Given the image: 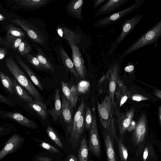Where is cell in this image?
Segmentation results:
<instances>
[{
	"mask_svg": "<svg viewBox=\"0 0 161 161\" xmlns=\"http://www.w3.org/2000/svg\"><path fill=\"white\" fill-rule=\"evenodd\" d=\"M12 22L22 29L34 43L51 52L52 49L49 44V36L45 23L41 19L35 20L31 23L23 19L16 18Z\"/></svg>",
	"mask_w": 161,
	"mask_h": 161,
	"instance_id": "1",
	"label": "cell"
},
{
	"mask_svg": "<svg viewBox=\"0 0 161 161\" xmlns=\"http://www.w3.org/2000/svg\"><path fill=\"white\" fill-rule=\"evenodd\" d=\"M114 108L109 95L105 96L101 103H97L98 113L102 125L105 131L115 139L117 136Z\"/></svg>",
	"mask_w": 161,
	"mask_h": 161,
	"instance_id": "2",
	"label": "cell"
},
{
	"mask_svg": "<svg viewBox=\"0 0 161 161\" xmlns=\"http://www.w3.org/2000/svg\"><path fill=\"white\" fill-rule=\"evenodd\" d=\"M161 36V20L146 31L119 56L122 59L129 54L147 45L156 42Z\"/></svg>",
	"mask_w": 161,
	"mask_h": 161,
	"instance_id": "3",
	"label": "cell"
},
{
	"mask_svg": "<svg viewBox=\"0 0 161 161\" xmlns=\"http://www.w3.org/2000/svg\"><path fill=\"white\" fill-rule=\"evenodd\" d=\"M6 66L18 83L25 88L35 100L42 102L38 91L11 57L6 58Z\"/></svg>",
	"mask_w": 161,
	"mask_h": 161,
	"instance_id": "4",
	"label": "cell"
},
{
	"mask_svg": "<svg viewBox=\"0 0 161 161\" xmlns=\"http://www.w3.org/2000/svg\"><path fill=\"white\" fill-rule=\"evenodd\" d=\"M145 0H134V3L123 10L98 19L94 24L96 27L102 28L116 23L128 14L138 8Z\"/></svg>",
	"mask_w": 161,
	"mask_h": 161,
	"instance_id": "5",
	"label": "cell"
},
{
	"mask_svg": "<svg viewBox=\"0 0 161 161\" xmlns=\"http://www.w3.org/2000/svg\"><path fill=\"white\" fill-rule=\"evenodd\" d=\"M143 17L141 14H138L130 19L125 20L123 23L122 30L119 35L112 43L108 54L112 55L115 50L124 40L128 34L141 21Z\"/></svg>",
	"mask_w": 161,
	"mask_h": 161,
	"instance_id": "6",
	"label": "cell"
},
{
	"mask_svg": "<svg viewBox=\"0 0 161 161\" xmlns=\"http://www.w3.org/2000/svg\"><path fill=\"white\" fill-rule=\"evenodd\" d=\"M25 138L16 132L12 135L0 150V161L7 155L11 154L21 148Z\"/></svg>",
	"mask_w": 161,
	"mask_h": 161,
	"instance_id": "7",
	"label": "cell"
},
{
	"mask_svg": "<svg viewBox=\"0 0 161 161\" xmlns=\"http://www.w3.org/2000/svg\"><path fill=\"white\" fill-rule=\"evenodd\" d=\"M147 125L145 114L143 113L139 117L133 133L131 140L136 146L143 144L147 136Z\"/></svg>",
	"mask_w": 161,
	"mask_h": 161,
	"instance_id": "8",
	"label": "cell"
},
{
	"mask_svg": "<svg viewBox=\"0 0 161 161\" xmlns=\"http://www.w3.org/2000/svg\"><path fill=\"white\" fill-rule=\"evenodd\" d=\"M67 42L71 49L72 61L79 77L84 79L86 74L85 64L79 47L72 41L68 40Z\"/></svg>",
	"mask_w": 161,
	"mask_h": 161,
	"instance_id": "9",
	"label": "cell"
},
{
	"mask_svg": "<svg viewBox=\"0 0 161 161\" xmlns=\"http://www.w3.org/2000/svg\"><path fill=\"white\" fill-rule=\"evenodd\" d=\"M53 49L58 61L64 66L66 70L75 78L79 77L72 61L61 44L55 45Z\"/></svg>",
	"mask_w": 161,
	"mask_h": 161,
	"instance_id": "10",
	"label": "cell"
},
{
	"mask_svg": "<svg viewBox=\"0 0 161 161\" xmlns=\"http://www.w3.org/2000/svg\"><path fill=\"white\" fill-rule=\"evenodd\" d=\"M95 112L94 111L93 112L92 121L90 129L89 148L94 156L99 158L101 156V148Z\"/></svg>",
	"mask_w": 161,
	"mask_h": 161,
	"instance_id": "11",
	"label": "cell"
},
{
	"mask_svg": "<svg viewBox=\"0 0 161 161\" xmlns=\"http://www.w3.org/2000/svg\"><path fill=\"white\" fill-rule=\"evenodd\" d=\"M61 110L60 117L64 124L67 138L69 137L72 130L73 119L72 108L70 103L62 94Z\"/></svg>",
	"mask_w": 161,
	"mask_h": 161,
	"instance_id": "12",
	"label": "cell"
},
{
	"mask_svg": "<svg viewBox=\"0 0 161 161\" xmlns=\"http://www.w3.org/2000/svg\"><path fill=\"white\" fill-rule=\"evenodd\" d=\"M33 46L36 53L34 56L36 57L47 71L54 73L55 71V64L51 54L37 44L34 43Z\"/></svg>",
	"mask_w": 161,
	"mask_h": 161,
	"instance_id": "13",
	"label": "cell"
},
{
	"mask_svg": "<svg viewBox=\"0 0 161 161\" xmlns=\"http://www.w3.org/2000/svg\"><path fill=\"white\" fill-rule=\"evenodd\" d=\"M85 117L84 111L75 124L72 126L69 135L68 141L72 147L74 148L78 147L80 138L84 130Z\"/></svg>",
	"mask_w": 161,
	"mask_h": 161,
	"instance_id": "14",
	"label": "cell"
},
{
	"mask_svg": "<svg viewBox=\"0 0 161 161\" xmlns=\"http://www.w3.org/2000/svg\"><path fill=\"white\" fill-rule=\"evenodd\" d=\"M119 63L118 60H115L112 63L110 68L108 71L106 76L108 78L109 82V96L112 103L114 107V93L116 88L118 75L119 70Z\"/></svg>",
	"mask_w": 161,
	"mask_h": 161,
	"instance_id": "15",
	"label": "cell"
},
{
	"mask_svg": "<svg viewBox=\"0 0 161 161\" xmlns=\"http://www.w3.org/2000/svg\"><path fill=\"white\" fill-rule=\"evenodd\" d=\"M56 31L59 37L65 41H72L77 46L82 42V36L79 33L68 28L62 22L57 27Z\"/></svg>",
	"mask_w": 161,
	"mask_h": 161,
	"instance_id": "16",
	"label": "cell"
},
{
	"mask_svg": "<svg viewBox=\"0 0 161 161\" xmlns=\"http://www.w3.org/2000/svg\"><path fill=\"white\" fill-rule=\"evenodd\" d=\"M115 112L120 134L121 136H123L132 120L134 109L132 108L125 113H122L115 109Z\"/></svg>",
	"mask_w": 161,
	"mask_h": 161,
	"instance_id": "17",
	"label": "cell"
},
{
	"mask_svg": "<svg viewBox=\"0 0 161 161\" xmlns=\"http://www.w3.org/2000/svg\"><path fill=\"white\" fill-rule=\"evenodd\" d=\"M84 2L83 0L70 1L65 6L66 13L79 20H82L83 19L82 9Z\"/></svg>",
	"mask_w": 161,
	"mask_h": 161,
	"instance_id": "18",
	"label": "cell"
},
{
	"mask_svg": "<svg viewBox=\"0 0 161 161\" xmlns=\"http://www.w3.org/2000/svg\"><path fill=\"white\" fill-rule=\"evenodd\" d=\"M129 0H108L95 12L94 15L98 17L107 14L118 9L126 3Z\"/></svg>",
	"mask_w": 161,
	"mask_h": 161,
	"instance_id": "19",
	"label": "cell"
},
{
	"mask_svg": "<svg viewBox=\"0 0 161 161\" xmlns=\"http://www.w3.org/2000/svg\"><path fill=\"white\" fill-rule=\"evenodd\" d=\"M61 84L64 95L72 108H75L78 101L79 93L76 86L74 84L70 86L63 81H61Z\"/></svg>",
	"mask_w": 161,
	"mask_h": 161,
	"instance_id": "20",
	"label": "cell"
},
{
	"mask_svg": "<svg viewBox=\"0 0 161 161\" xmlns=\"http://www.w3.org/2000/svg\"><path fill=\"white\" fill-rule=\"evenodd\" d=\"M115 95L116 103H115L114 107L117 106L119 107L124 104L130 96L129 92L125 86L118 79L116 83Z\"/></svg>",
	"mask_w": 161,
	"mask_h": 161,
	"instance_id": "21",
	"label": "cell"
},
{
	"mask_svg": "<svg viewBox=\"0 0 161 161\" xmlns=\"http://www.w3.org/2000/svg\"><path fill=\"white\" fill-rule=\"evenodd\" d=\"M6 117L16 122L20 125L30 129H36L38 127L36 123L21 114L17 113L7 112Z\"/></svg>",
	"mask_w": 161,
	"mask_h": 161,
	"instance_id": "22",
	"label": "cell"
},
{
	"mask_svg": "<svg viewBox=\"0 0 161 161\" xmlns=\"http://www.w3.org/2000/svg\"><path fill=\"white\" fill-rule=\"evenodd\" d=\"M103 139L107 161H117L113 138L107 132L104 131Z\"/></svg>",
	"mask_w": 161,
	"mask_h": 161,
	"instance_id": "23",
	"label": "cell"
},
{
	"mask_svg": "<svg viewBox=\"0 0 161 161\" xmlns=\"http://www.w3.org/2000/svg\"><path fill=\"white\" fill-rule=\"evenodd\" d=\"M53 0H17L15 1L18 5L26 8L36 10L46 6Z\"/></svg>",
	"mask_w": 161,
	"mask_h": 161,
	"instance_id": "24",
	"label": "cell"
},
{
	"mask_svg": "<svg viewBox=\"0 0 161 161\" xmlns=\"http://www.w3.org/2000/svg\"><path fill=\"white\" fill-rule=\"evenodd\" d=\"M54 107L48 110V112L51 115L54 121H56L60 117L61 110V101L59 90L56 88L54 95Z\"/></svg>",
	"mask_w": 161,
	"mask_h": 161,
	"instance_id": "25",
	"label": "cell"
},
{
	"mask_svg": "<svg viewBox=\"0 0 161 161\" xmlns=\"http://www.w3.org/2000/svg\"><path fill=\"white\" fill-rule=\"evenodd\" d=\"M13 89L18 95L24 101L28 103L32 102L33 99L31 95L27 92L15 79L14 78H11Z\"/></svg>",
	"mask_w": 161,
	"mask_h": 161,
	"instance_id": "26",
	"label": "cell"
},
{
	"mask_svg": "<svg viewBox=\"0 0 161 161\" xmlns=\"http://www.w3.org/2000/svg\"><path fill=\"white\" fill-rule=\"evenodd\" d=\"M16 58L19 65L27 73L33 83L41 91H43V89L40 81L31 69L21 59L19 56L17 55Z\"/></svg>",
	"mask_w": 161,
	"mask_h": 161,
	"instance_id": "27",
	"label": "cell"
},
{
	"mask_svg": "<svg viewBox=\"0 0 161 161\" xmlns=\"http://www.w3.org/2000/svg\"><path fill=\"white\" fill-rule=\"evenodd\" d=\"M28 104L42 119H45L47 117V108L46 105L42 102L35 100L32 102L28 103Z\"/></svg>",
	"mask_w": 161,
	"mask_h": 161,
	"instance_id": "28",
	"label": "cell"
},
{
	"mask_svg": "<svg viewBox=\"0 0 161 161\" xmlns=\"http://www.w3.org/2000/svg\"><path fill=\"white\" fill-rule=\"evenodd\" d=\"M78 161H88L89 150L86 137L80 142V145L78 150Z\"/></svg>",
	"mask_w": 161,
	"mask_h": 161,
	"instance_id": "29",
	"label": "cell"
},
{
	"mask_svg": "<svg viewBox=\"0 0 161 161\" xmlns=\"http://www.w3.org/2000/svg\"><path fill=\"white\" fill-rule=\"evenodd\" d=\"M23 38L6 35L5 39L3 41V44L9 48H11L16 51L17 48L23 40Z\"/></svg>",
	"mask_w": 161,
	"mask_h": 161,
	"instance_id": "30",
	"label": "cell"
},
{
	"mask_svg": "<svg viewBox=\"0 0 161 161\" xmlns=\"http://www.w3.org/2000/svg\"><path fill=\"white\" fill-rule=\"evenodd\" d=\"M115 139L117 141L120 161H127L128 152L127 148L121 139H119L117 136Z\"/></svg>",
	"mask_w": 161,
	"mask_h": 161,
	"instance_id": "31",
	"label": "cell"
},
{
	"mask_svg": "<svg viewBox=\"0 0 161 161\" xmlns=\"http://www.w3.org/2000/svg\"><path fill=\"white\" fill-rule=\"evenodd\" d=\"M6 35H11L14 36L24 38L25 36V32L19 27L10 24L6 27Z\"/></svg>",
	"mask_w": 161,
	"mask_h": 161,
	"instance_id": "32",
	"label": "cell"
},
{
	"mask_svg": "<svg viewBox=\"0 0 161 161\" xmlns=\"http://www.w3.org/2000/svg\"><path fill=\"white\" fill-rule=\"evenodd\" d=\"M24 56L27 61L35 68L41 71H46L38 59L34 55L29 54Z\"/></svg>",
	"mask_w": 161,
	"mask_h": 161,
	"instance_id": "33",
	"label": "cell"
},
{
	"mask_svg": "<svg viewBox=\"0 0 161 161\" xmlns=\"http://www.w3.org/2000/svg\"><path fill=\"white\" fill-rule=\"evenodd\" d=\"M0 78L3 86L11 93L13 94V86L11 78L1 71L0 72Z\"/></svg>",
	"mask_w": 161,
	"mask_h": 161,
	"instance_id": "34",
	"label": "cell"
},
{
	"mask_svg": "<svg viewBox=\"0 0 161 161\" xmlns=\"http://www.w3.org/2000/svg\"><path fill=\"white\" fill-rule=\"evenodd\" d=\"M32 51L30 45L26 41L23 40L18 47L16 52L20 55L23 56L29 54Z\"/></svg>",
	"mask_w": 161,
	"mask_h": 161,
	"instance_id": "35",
	"label": "cell"
},
{
	"mask_svg": "<svg viewBox=\"0 0 161 161\" xmlns=\"http://www.w3.org/2000/svg\"><path fill=\"white\" fill-rule=\"evenodd\" d=\"M47 133L50 138L58 147L63 148L64 146L59 137L53 129L50 126H48L47 129Z\"/></svg>",
	"mask_w": 161,
	"mask_h": 161,
	"instance_id": "36",
	"label": "cell"
},
{
	"mask_svg": "<svg viewBox=\"0 0 161 161\" xmlns=\"http://www.w3.org/2000/svg\"><path fill=\"white\" fill-rule=\"evenodd\" d=\"M92 121V116L90 107H88L86 110L85 117V125L86 129H90Z\"/></svg>",
	"mask_w": 161,
	"mask_h": 161,
	"instance_id": "37",
	"label": "cell"
},
{
	"mask_svg": "<svg viewBox=\"0 0 161 161\" xmlns=\"http://www.w3.org/2000/svg\"><path fill=\"white\" fill-rule=\"evenodd\" d=\"M154 151L152 146L148 144L144 150L143 154V161H147L148 159L154 155Z\"/></svg>",
	"mask_w": 161,
	"mask_h": 161,
	"instance_id": "38",
	"label": "cell"
},
{
	"mask_svg": "<svg viewBox=\"0 0 161 161\" xmlns=\"http://www.w3.org/2000/svg\"><path fill=\"white\" fill-rule=\"evenodd\" d=\"M90 86L89 81L82 80L78 83L76 87L79 93H85L88 90Z\"/></svg>",
	"mask_w": 161,
	"mask_h": 161,
	"instance_id": "39",
	"label": "cell"
},
{
	"mask_svg": "<svg viewBox=\"0 0 161 161\" xmlns=\"http://www.w3.org/2000/svg\"><path fill=\"white\" fill-rule=\"evenodd\" d=\"M40 145L43 148L51 153H58L59 151L54 147L44 142H42Z\"/></svg>",
	"mask_w": 161,
	"mask_h": 161,
	"instance_id": "40",
	"label": "cell"
},
{
	"mask_svg": "<svg viewBox=\"0 0 161 161\" xmlns=\"http://www.w3.org/2000/svg\"><path fill=\"white\" fill-rule=\"evenodd\" d=\"M131 99L133 101L137 102L149 100V98L148 97L138 94L133 95L131 97Z\"/></svg>",
	"mask_w": 161,
	"mask_h": 161,
	"instance_id": "41",
	"label": "cell"
},
{
	"mask_svg": "<svg viewBox=\"0 0 161 161\" xmlns=\"http://www.w3.org/2000/svg\"><path fill=\"white\" fill-rule=\"evenodd\" d=\"M11 128L0 126V136H4L12 131Z\"/></svg>",
	"mask_w": 161,
	"mask_h": 161,
	"instance_id": "42",
	"label": "cell"
},
{
	"mask_svg": "<svg viewBox=\"0 0 161 161\" xmlns=\"http://www.w3.org/2000/svg\"><path fill=\"white\" fill-rule=\"evenodd\" d=\"M0 102L5 103L9 106H12V103L7 97L0 94Z\"/></svg>",
	"mask_w": 161,
	"mask_h": 161,
	"instance_id": "43",
	"label": "cell"
},
{
	"mask_svg": "<svg viewBox=\"0 0 161 161\" xmlns=\"http://www.w3.org/2000/svg\"><path fill=\"white\" fill-rule=\"evenodd\" d=\"M124 68L125 71L126 72L130 73L133 72L134 69V67L131 63H129Z\"/></svg>",
	"mask_w": 161,
	"mask_h": 161,
	"instance_id": "44",
	"label": "cell"
},
{
	"mask_svg": "<svg viewBox=\"0 0 161 161\" xmlns=\"http://www.w3.org/2000/svg\"><path fill=\"white\" fill-rule=\"evenodd\" d=\"M107 0H94L93 1V7L94 9H95L101 4L105 2Z\"/></svg>",
	"mask_w": 161,
	"mask_h": 161,
	"instance_id": "45",
	"label": "cell"
},
{
	"mask_svg": "<svg viewBox=\"0 0 161 161\" xmlns=\"http://www.w3.org/2000/svg\"><path fill=\"white\" fill-rule=\"evenodd\" d=\"M7 50L4 48L0 47V60L3 59L6 56Z\"/></svg>",
	"mask_w": 161,
	"mask_h": 161,
	"instance_id": "46",
	"label": "cell"
},
{
	"mask_svg": "<svg viewBox=\"0 0 161 161\" xmlns=\"http://www.w3.org/2000/svg\"><path fill=\"white\" fill-rule=\"evenodd\" d=\"M66 161H78V160L75 155L70 154L68 156Z\"/></svg>",
	"mask_w": 161,
	"mask_h": 161,
	"instance_id": "47",
	"label": "cell"
},
{
	"mask_svg": "<svg viewBox=\"0 0 161 161\" xmlns=\"http://www.w3.org/2000/svg\"><path fill=\"white\" fill-rule=\"evenodd\" d=\"M36 159L39 161H53L51 158L45 157H38Z\"/></svg>",
	"mask_w": 161,
	"mask_h": 161,
	"instance_id": "48",
	"label": "cell"
},
{
	"mask_svg": "<svg viewBox=\"0 0 161 161\" xmlns=\"http://www.w3.org/2000/svg\"><path fill=\"white\" fill-rule=\"evenodd\" d=\"M136 122H135L134 121L132 120L128 128L127 129V130L130 131H132V130H134L135 129L136 125Z\"/></svg>",
	"mask_w": 161,
	"mask_h": 161,
	"instance_id": "49",
	"label": "cell"
},
{
	"mask_svg": "<svg viewBox=\"0 0 161 161\" xmlns=\"http://www.w3.org/2000/svg\"><path fill=\"white\" fill-rule=\"evenodd\" d=\"M158 118L159 120L160 125L161 124V107L159 106L158 108Z\"/></svg>",
	"mask_w": 161,
	"mask_h": 161,
	"instance_id": "50",
	"label": "cell"
},
{
	"mask_svg": "<svg viewBox=\"0 0 161 161\" xmlns=\"http://www.w3.org/2000/svg\"><path fill=\"white\" fill-rule=\"evenodd\" d=\"M155 94L158 97L161 98V91L160 90H156L155 92Z\"/></svg>",
	"mask_w": 161,
	"mask_h": 161,
	"instance_id": "51",
	"label": "cell"
},
{
	"mask_svg": "<svg viewBox=\"0 0 161 161\" xmlns=\"http://www.w3.org/2000/svg\"><path fill=\"white\" fill-rule=\"evenodd\" d=\"M0 44H3V41L0 36Z\"/></svg>",
	"mask_w": 161,
	"mask_h": 161,
	"instance_id": "52",
	"label": "cell"
},
{
	"mask_svg": "<svg viewBox=\"0 0 161 161\" xmlns=\"http://www.w3.org/2000/svg\"><path fill=\"white\" fill-rule=\"evenodd\" d=\"M4 19V17L0 14V21L3 20Z\"/></svg>",
	"mask_w": 161,
	"mask_h": 161,
	"instance_id": "53",
	"label": "cell"
},
{
	"mask_svg": "<svg viewBox=\"0 0 161 161\" xmlns=\"http://www.w3.org/2000/svg\"><path fill=\"white\" fill-rule=\"evenodd\" d=\"M90 161H93L92 159H90Z\"/></svg>",
	"mask_w": 161,
	"mask_h": 161,
	"instance_id": "54",
	"label": "cell"
}]
</instances>
